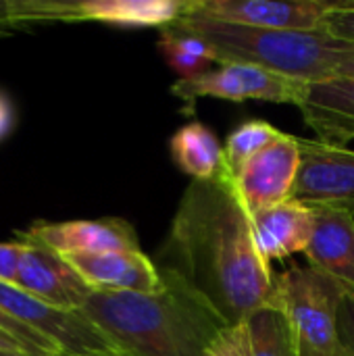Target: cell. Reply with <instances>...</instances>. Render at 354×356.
I'll return each instance as SVG.
<instances>
[{
    "instance_id": "obj_16",
    "label": "cell",
    "mask_w": 354,
    "mask_h": 356,
    "mask_svg": "<svg viewBox=\"0 0 354 356\" xmlns=\"http://www.w3.org/2000/svg\"><path fill=\"white\" fill-rule=\"evenodd\" d=\"M315 229L313 209L300 200H284L275 207L252 213V232L261 257L271 263L307 252Z\"/></svg>"
},
{
    "instance_id": "obj_27",
    "label": "cell",
    "mask_w": 354,
    "mask_h": 356,
    "mask_svg": "<svg viewBox=\"0 0 354 356\" xmlns=\"http://www.w3.org/2000/svg\"><path fill=\"white\" fill-rule=\"evenodd\" d=\"M338 77H351L354 79V50L344 52L340 65H338Z\"/></svg>"
},
{
    "instance_id": "obj_11",
    "label": "cell",
    "mask_w": 354,
    "mask_h": 356,
    "mask_svg": "<svg viewBox=\"0 0 354 356\" xmlns=\"http://www.w3.org/2000/svg\"><path fill=\"white\" fill-rule=\"evenodd\" d=\"M298 167V138L284 131L259 154H255L236 173L238 192L250 215L275 207L284 200H290L294 194Z\"/></svg>"
},
{
    "instance_id": "obj_13",
    "label": "cell",
    "mask_w": 354,
    "mask_h": 356,
    "mask_svg": "<svg viewBox=\"0 0 354 356\" xmlns=\"http://www.w3.org/2000/svg\"><path fill=\"white\" fill-rule=\"evenodd\" d=\"M65 259L94 292L156 294L165 286L159 265L142 250L65 254Z\"/></svg>"
},
{
    "instance_id": "obj_25",
    "label": "cell",
    "mask_w": 354,
    "mask_h": 356,
    "mask_svg": "<svg viewBox=\"0 0 354 356\" xmlns=\"http://www.w3.org/2000/svg\"><path fill=\"white\" fill-rule=\"evenodd\" d=\"M21 250V242H0V282L15 284Z\"/></svg>"
},
{
    "instance_id": "obj_15",
    "label": "cell",
    "mask_w": 354,
    "mask_h": 356,
    "mask_svg": "<svg viewBox=\"0 0 354 356\" xmlns=\"http://www.w3.org/2000/svg\"><path fill=\"white\" fill-rule=\"evenodd\" d=\"M298 108L319 142L346 146L354 140V79L351 77L309 83Z\"/></svg>"
},
{
    "instance_id": "obj_12",
    "label": "cell",
    "mask_w": 354,
    "mask_h": 356,
    "mask_svg": "<svg viewBox=\"0 0 354 356\" xmlns=\"http://www.w3.org/2000/svg\"><path fill=\"white\" fill-rule=\"evenodd\" d=\"M23 234L56 250L63 257L140 250V242L134 225L117 217H106L96 221H61V223L35 221Z\"/></svg>"
},
{
    "instance_id": "obj_21",
    "label": "cell",
    "mask_w": 354,
    "mask_h": 356,
    "mask_svg": "<svg viewBox=\"0 0 354 356\" xmlns=\"http://www.w3.org/2000/svg\"><path fill=\"white\" fill-rule=\"evenodd\" d=\"M0 334L13 338L25 353L29 356H56L61 355L58 346L52 344L48 338L40 336L38 332H33L31 327H27L25 323H21L19 319H15L10 313H6L0 307Z\"/></svg>"
},
{
    "instance_id": "obj_14",
    "label": "cell",
    "mask_w": 354,
    "mask_h": 356,
    "mask_svg": "<svg viewBox=\"0 0 354 356\" xmlns=\"http://www.w3.org/2000/svg\"><path fill=\"white\" fill-rule=\"evenodd\" d=\"M315 229L305 252L309 267L354 292V213L338 207H311Z\"/></svg>"
},
{
    "instance_id": "obj_20",
    "label": "cell",
    "mask_w": 354,
    "mask_h": 356,
    "mask_svg": "<svg viewBox=\"0 0 354 356\" xmlns=\"http://www.w3.org/2000/svg\"><path fill=\"white\" fill-rule=\"evenodd\" d=\"M282 131L271 125L269 121L263 119H250L240 123L230 136L227 142L223 146L225 150V163L227 169L232 171V175L236 177V173L255 156L259 154L265 146H269Z\"/></svg>"
},
{
    "instance_id": "obj_8",
    "label": "cell",
    "mask_w": 354,
    "mask_h": 356,
    "mask_svg": "<svg viewBox=\"0 0 354 356\" xmlns=\"http://www.w3.org/2000/svg\"><path fill=\"white\" fill-rule=\"evenodd\" d=\"M338 2L340 0H190L186 15L261 29L323 31V21Z\"/></svg>"
},
{
    "instance_id": "obj_7",
    "label": "cell",
    "mask_w": 354,
    "mask_h": 356,
    "mask_svg": "<svg viewBox=\"0 0 354 356\" xmlns=\"http://www.w3.org/2000/svg\"><path fill=\"white\" fill-rule=\"evenodd\" d=\"M190 0H83V2H15L13 19L100 21L123 27H165L188 13Z\"/></svg>"
},
{
    "instance_id": "obj_10",
    "label": "cell",
    "mask_w": 354,
    "mask_h": 356,
    "mask_svg": "<svg viewBox=\"0 0 354 356\" xmlns=\"http://www.w3.org/2000/svg\"><path fill=\"white\" fill-rule=\"evenodd\" d=\"M17 242L23 244V250L13 286L46 305L67 311H81L94 290L67 263V259L56 250L27 238L23 232H17Z\"/></svg>"
},
{
    "instance_id": "obj_29",
    "label": "cell",
    "mask_w": 354,
    "mask_h": 356,
    "mask_svg": "<svg viewBox=\"0 0 354 356\" xmlns=\"http://www.w3.org/2000/svg\"><path fill=\"white\" fill-rule=\"evenodd\" d=\"M0 356H29L21 350H6V348H0Z\"/></svg>"
},
{
    "instance_id": "obj_22",
    "label": "cell",
    "mask_w": 354,
    "mask_h": 356,
    "mask_svg": "<svg viewBox=\"0 0 354 356\" xmlns=\"http://www.w3.org/2000/svg\"><path fill=\"white\" fill-rule=\"evenodd\" d=\"M323 33L354 46V0H340L323 21Z\"/></svg>"
},
{
    "instance_id": "obj_4",
    "label": "cell",
    "mask_w": 354,
    "mask_h": 356,
    "mask_svg": "<svg viewBox=\"0 0 354 356\" xmlns=\"http://www.w3.org/2000/svg\"><path fill=\"white\" fill-rule=\"evenodd\" d=\"M346 290L313 267H292L277 275V307L290 319L300 355L342 356L338 311Z\"/></svg>"
},
{
    "instance_id": "obj_26",
    "label": "cell",
    "mask_w": 354,
    "mask_h": 356,
    "mask_svg": "<svg viewBox=\"0 0 354 356\" xmlns=\"http://www.w3.org/2000/svg\"><path fill=\"white\" fill-rule=\"evenodd\" d=\"M13 127V106L8 98L0 92V140L10 131Z\"/></svg>"
},
{
    "instance_id": "obj_28",
    "label": "cell",
    "mask_w": 354,
    "mask_h": 356,
    "mask_svg": "<svg viewBox=\"0 0 354 356\" xmlns=\"http://www.w3.org/2000/svg\"><path fill=\"white\" fill-rule=\"evenodd\" d=\"M0 348H6V350H21V353H25L13 338H8V336H4V334H0ZM27 355V353H25Z\"/></svg>"
},
{
    "instance_id": "obj_9",
    "label": "cell",
    "mask_w": 354,
    "mask_h": 356,
    "mask_svg": "<svg viewBox=\"0 0 354 356\" xmlns=\"http://www.w3.org/2000/svg\"><path fill=\"white\" fill-rule=\"evenodd\" d=\"M300 167L294 200L309 207H338L354 213V150L309 138H298Z\"/></svg>"
},
{
    "instance_id": "obj_5",
    "label": "cell",
    "mask_w": 354,
    "mask_h": 356,
    "mask_svg": "<svg viewBox=\"0 0 354 356\" xmlns=\"http://www.w3.org/2000/svg\"><path fill=\"white\" fill-rule=\"evenodd\" d=\"M307 81L290 79L248 63H221L192 79H177L171 94L179 98L190 111L198 98H219L232 102L261 100L277 104H300Z\"/></svg>"
},
{
    "instance_id": "obj_1",
    "label": "cell",
    "mask_w": 354,
    "mask_h": 356,
    "mask_svg": "<svg viewBox=\"0 0 354 356\" xmlns=\"http://www.w3.org/2000/svg\"><path fill=\"white\" fill-rule=\"evenodd\" d=\"M161 259L194 286L227 325L242 323L259 309L277 307V275L259 252L252 215L230 169L213 179H192L177 204Z\"/></svg>"
},
{
    "instance_id": "obj_6",
    "label": "cell",
    "mask_w": 354,
    "mask_h": 356,
    "mask_svg": "<svg viewBox=\"0 0 354 356\" xmlns=\"http://www.w3.org/2000/svg\"><path fill=\"white\" fill-rule=\"evenodd\" d=\"M0 307L56 344L63 355L90 356L119 350L83 311H67L46 305L13 284L0 282Z\"/></svg>"
},
{
    "instance_id": "obj_3",
    "label": "cell",
    "mask_w": 354,
    "mask_h": 356,
    "mask_svg": "<svg viewBox=\"0 0 354 356\" xmlns=\"http://www.w3.org/2000/svg\"><path fill=\"white\" fill-rule=\"evenodd\" d=\"M182 27L204 38L221 63H248L298 81H325L338 77V65L353 44L334 40L323 31L261 29L184 15Z\"/></svg>"
},
{
    "instance_id": "obj_18",
    "label": "cell",
    "mask_w": 354,
    "mask_h": 356,
    "mask_svg": "<svg viewBox=\"0 0 354 356\" xmlns=\"http://www.w3.org/2000/svg\"><path fill=\"white\" fill-rule=\"evenodd\" d=\"M159 50L165 56L167 65L179 73V79H192L207 71L213 63H219L213 46L196 35L194 31L182 27L177 21L159 29Z\"/></svg>"
},
{
    "instance_id": "obj_2",
    "label": "cell",
    "mask_w": 354,
    "mask_h": 356,
    "mask_svg": "<svg viewBox=\"0 0 354 356\" xmlns=\"http://www.w3.org/2000/svg\"><path fill=\"white\" fill-rule=\"evenodd\" d=\"M159 271L161 292H92L81 311L127 355L207 356L232 325L175 269Z\"/></svg>"
},
{
    "instance_id": "obj_23",
    "label": "cell",
    "mask_w": 354,
    "mask_h": 356,
    "mask_svg": "<svg viewBox=\"0 0 354 356\" xmlns=\"http://www.w3.org/2000/svg\"><path fill=\"white\" fill-rule=\"evenodd\" d=\"M207 356H248V342H246V332L244 325H232L227 327L217 342L211 346Z\"/></svg>"
},
{
    "instance_id": "obj_30",
    "label": "cell",
    "mask_w": 354,
    "mask_h": 356,
    "mask_svg": "<svg viewBox=\"0 0 354 356\" xmlns=\"http://www.w3.org/2000/svg\"><path fill=\"white\" fill-rule=\"evenodd\" d=\"M56 356H71V355H56ZM90 356H131V355H127V353H123V350H117V353H106V355H90Z\"/></svg>"
},
{
    "instance_id": "obj_24",
    "label": "cell",
    "mask_w": 354,
    "mask_h": 356,
    "mask_svg": "<svg viewBox=\"0 0 354 356\" xmlns=\"http://www.w3.org/2000/svg\"><path fill=\"white\" fill-rule=\"evenodd\" d=\"M338 340L342 356H354V292H346L338 311Z\"/></svg>"
},
{
    "instance_id": "obj_19",
    "label": "cell",
    "mask_w": 354,
    "mask_h": 356,
    "mask_svg": "<svg viewBox=\"0 0 354 356\" xmlns=\"http://www.w3.org/2000/svg\"><path fill=\"white\" fill-rule=\"evenodd\" d=\"M248 356H303L296 332L280 307H265L244 321Z\"/></svg>"
},
{
    "instance_id": "obj_17",
    "label": "cell",
    "mask_w": 354,
    "mask_h": 356,
    "mask_svg": "<svg viewBox=\"0 0 354 356\" xmlns=\"http://www.w3.org/2000/svg\"><path fill=\"white\" fill-rule=\"evenodd\" d=\"M169 150L179 171L192 179H213L227 171L223 146L215 131L200 121L179 127L169 142Z\"/></svg>"
}]
</instances>
